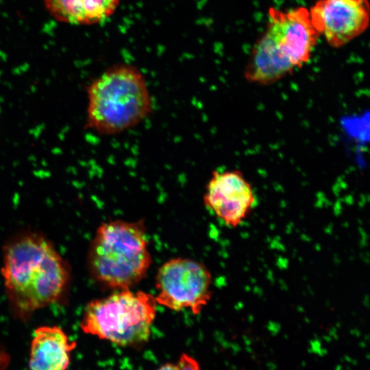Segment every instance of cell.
<instances>
[{"label":"cell","instance_id":"cell-1","mask_svg":"<svg viewBox=\"0 0 370 370\" xmlns=\"http://www.w3.org/2000/svg\"><path fill=\"white\" fill-rule=\"evenodd\" d=\"M2 275L10 305L25 319L58 301L69 280L67 264L47 238L35 233L15 236L3 249Z\"/></svg>","mask_w":370,"mask_h":370},{"label":"cell","instance_id":"cell-8","mask_svg":"<svg viewBox=\"0 0 370 370\" xmlns=\"http://www.w3.org/2000/svg\"><path fill=\"white\" fill-rule=\"evenodd\" d=\"M207 208L226 225H240L254 207L256 197L251 184L237 169L213 171L203 197Z\"/></svg>","mask_w":370,"mask_h":370},{"label":"cell","instance_id":"cell-6","mask_svg":"<svg viewBox=\"0 0 370 370\" xmlns=\"http://www.w3.org/2000/svg\"><path fill=\"white\" fill-rule=\"evenodd\" d=\"M212 275L198 261L176 258L164 262L158 270L156 303L171 310L190 309L197 315L212 297Z\"/></svg>","mask_w":370,"mask_h":370},{"label":"cell","instance_id":"cell-7","mask_svg":"<svg viewBox=\"0 0 370 370\" xmlns=\"http://www.w3.org/2000/svg\"><path fill=\"white\" fill-rule=\"evenodd\" d=\"M311 23L329 45L338 48L368 27V0H319L310 9Z\"/></svg>","mask_w":370,"mask_h":370},{"label":"cell","instance_id":"cell-2","mask_svg":"<svg viewBox=\"0 0 370 370\" xmlns=\"http://www.w3.org/2000/svg\"><path fill=\"white\" fill-rule=\"evenodd\" d=\"M268 16L244 70L248 82L261 86L273 84L308 62L320 36L306 8H271Z\"/></svg>","mask_w":370,"mask_h":370},{"label":"cell","instance_id":"cell-9","mask_svg":"<svg viewBox=\"0 0 370 370\" xmlns=\"http://www.w3.org/2000/svg\"><path fill=\"white\" fill-rule=\"evenodd\" d=\"M76 343L58 326H42L34 333L29 370H66Z\"/></svg>","mask_w":370,"mask_h":370},{"label":"cell","instance_id":"cell-4","mask_svg":"<svg viewBox=\"0 0 370 370\" xmlns=\"http://www.w3.org/2000/svg\"><path fill=\"white\" fill-rule=\"evenodd\" d=\"M151 264L144 219L102 223L91 241L88 266L102 286L131 288L147 275Z\"/></svg>","mask_w":370,"mask_h":370},{"label":"cell","instance_id":"cell-11","mask_svg":"<svg viewBox=\"0 0 370 370\" xmlns=\"http://www.w3.org/2000/svg\"><path fill=\"white\" fill-rule=\"evenodd\" d=\"M156 370H201V369L195 358L183 353L175 362H166Z\"/></svg>","mask_w":370,"mask_h":370},{"label":"cell","instance_id":"cell-3","mask_svg":"<svg viewBox=\"0 0 370 370\" xmlns=\"http://www.w3.org/2000/svg\"><path fill=\"white\" fill-rule=\"evenodd\" d=\"M86 128L105 136L137 126L151 115L153 101L146 79L136 66L113 65L86 87Z\"/></svg>","mask_w":370,"mask_h":370},{"label":"cell","instance_id":"cell-10","mask_svg":"<svg viewBox=\"0 0 370 370\" xmlns=\"http://www.w3.org/2000/svg\"><path fill=\"white\" fill-rule=\"evenodd\" d=\"M120 0H43L57 21L72 25H92L110 17Z\"/></svg>","mask_w":370,"mask_h":370},{"label":"cell","instance_id":"cell-5","mask_svg":"<svg viewBox=\"0 0 370 370\" xmlns=\"http://www.w3.org/2000/svg\"><path fill=\"white\" fill-rule=\"evenodd\" d=\"M155 297L130 288L90 301L85 308L80 328L117 346L137 348L149 340L156 314Z\"/></svg>","mask_w":370,"mask_h":370}]
</instances>
